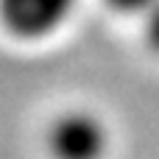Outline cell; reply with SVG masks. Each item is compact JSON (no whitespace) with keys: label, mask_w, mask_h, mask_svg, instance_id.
I'll return each instance as SVG.
<instances>
[{"label":"cell","mask_w":159,"mask_h":159,"mask_svg":"<svg viewBox=\"0 0 159 159\" xmlns=\"http://www.w3.org/2000/svg\"><path fill=\"white\" fill-rule=\"evenodd\" d=\"M112 131L92 109H64L45 131V151L50 159H106Z\"/></svg>","instance_id":"obj_1"},{"label":"cell","mask_w":159,"mask_h":159,"mask_svg":"<svg viewBox=\"0 0 159 159\" xmlns=\"http://www.w3.org/2000/svg\"><path fill=\"white\" fill-rule=\"evenodd\" d=\"M112 11H117V14H126V17H145L154 6H157V0H103Z\"/></svg>","instance_id":"obj_3"},{"label":"cell","mask_w":159,"mask_h":159,"mask_svg":"<svg viewBox=\"0 0 159 159\" xmlns=\"http://www.w3.org/2000/svg\"><path fill=\"white\" fill-rule=\"evenodd\" d=\"M143 34H145L148 48L154 53H159V0H157V6L143 17Z\"/></svg>","instance_id":"obj_4"},{"label":"cell","mask_w":159,"mask_h":159,"mask_svg":"<svg viewBox=\"0 0 159 159\" xmlns=\"http://www.w3.org/2000/svg\"><path fill=\"white\" fill-rule=\"evenodd\" d=\"M78 0H0V28L20 42L56 36L75 14Z\"/></svg>","instance_id":"obj_2"}]
</instances>
